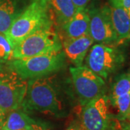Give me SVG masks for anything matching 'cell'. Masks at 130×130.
Returning a JSON list of instances; mask_svg holds the SVG:
<instances>
[{
  "label": "cell",
  "mask_w": 130,
  "mask_h": 130,
  "mask_svg": "<svg viewBox=\"0 0 130 130\" xmlns=\"http://www.w3.org/2000/svg\"><path fill=\"white\" fill-rule=\"evenodd\" d=\"M21 108L28 113L36 111L60 116L64 110L62 90L49 76L28 79Z\"/></svg>",
  "instance_id": "cell-1"
},
{
  "label": "cell",
  "mask_w": 130,
  "mask_h": 130,
  "mask_svg": "<svg viewBox=\"0 0 130 130\" xmlns=\"http://www.w3.org/2000/svg\"><path fill=\"white\" fill-rule=\"evenodd\" d=\"M6 115L3 113V111L0 109V129H2V126L3 125L4 122H5Z\"/></svg>",
  "instance_id": "cell-23"
},
{
  "label": "cell",
  "mask_w": 130,
  "mask_h": 130,
  "mask_svg": "<svg viewBox=\"0 0 130 130\" xmlns=\"http://www.w3.org/2000/svg\"><path fill=\"white\" fill-rule=\"evenodd\" d=\"M125 121H127L128 122H129L130 123V107L129 108V111L127 112V114H126V116Z\"/></svg>",
  "instance_id": "cell-24"
},
{
  "label": "cell",
  "mask_w": 130,
  "mask_h": 130,
  "mask_svg": "<svg viewBox=\"0 0 130 130\" xmlns=\"http://www.w3.org/2000/svg\"><path fill=\"white\" fill-rule=\"evenodd\" d=\"M119 130H130V123L128 121H121Z\"/></svg>",
  "instance_id": "cell-22"
},
{
  "label": "cell",
  "mask_w": 130,
  "mask_h": 130,
  "mask_svg": "<svg viewBox=\"0 0 130 130\" xmlns=\"http://www.w3.org/2000/svg\"><path fill=\"white\" fill-rule=\"evenodd\" d=\"M66 59L61 51L56 54L13 59L8 63L23 78L28 80L50 76L59 72L65 67Z\"/></svg>",
  "instance_id": "cell-4"
},
{
  "label": "cell",
  "mask_w": 130,
  "mask_h": 130,
  "mask_svg": "<svg viewBox=\"0 0 130 130\" xmlns=\"http://www.w3.org/2000/svg\"><path fill=\"white\" fill-rule=\"evenodd\" d=\"M108 102L116 109L117 113L116 119L121 121H125L126 116L130 107V93L119 97L108 98Z\"/></svg>",
  "instance_id": "cell-17"
},
{
  "label": "cell",
  "mask_w": 130,
  "mask_h": 130,
  "mask_svg": "<svg viewBox=\"0 0 130 130\" xmlns=\"http://www.w3.org/2000/svg\"><path fill=\"white\" fill-rule=\"evenodd\" d=\"M13 47L5 34L0 32V62H7L12 59Z\"/></svg>",
  "instance_id": "cell-18"
},
{
  "label": "cell",
  "mask_w": 130,
  "mask_h": 130,
  "mask_svg": "<svg viewBox=\"0 0 130 130\" xmlns=\"http://www.w3.org/2000/svg\"><path fill=\"white\" fill-rule=\"evenodd\" d=\"M113 28L118 42L124 41L130 38V15L125 9L108 5Z\"/></svg>",
  "instance_id": "cell-14"
},
{
  "label": "cell",
  "mask_w": 130,
  "mask_h": 130,
  "mask_svg": "<svg viewBox=\"0 0 130 130\" xmlns=\"http://www.w3.org/2000/svg\"><path fill=\"white\" fill-rule=\"evenodd\" d=\"M2 130H48L46 124L36 121L23 108L8 113L2 126Z\"/></svg>",
  "instance_id": "cell-11"
},
{
  "label": "cell",
  "mask_w": 130,
  "mask_h": 130,
  "mask_svg": "<svg viewBox=\"0 0 130 130\" xmlns=\"http://www.w3.org/2000/svg\"><path fill=\"white\" fill-rule=\"evenodd\" d=\"M62 51V42L54 27L34 32L13 48L12 59L56 54Z\"/></svg>",
  "instance_id": "cell-5"
},
{
  "label": "cell",
  "mask_w": 130,
  "mask_h": 130,
  "mask_svg": "<svg viewBox=\"0 0 130 130\" xmlns=\"http://www.w3.org/2000/svg\"><path fill=\"white\" fill-rule=\"evenodd\" d=\"M90 17L88 7L77 9L71 18L61 28L64 32L66 38H76L89 34Z\"/></svg>",
  "instance_id": "cell-13"
},
{
  "label": "cell",
  "mask_w": 130,
  "mask_h": 130,
  "mask_svg": "<svg viewBox=\"0 0 130 130\" xmlns=\"http://www.w3.org/2000/svg\"><path fill=\"white\" fill-rule=\"evenodd\" d=\"M54 20L47 0H30L5 33L14 48L28 36L54 27Z\"/></svg>",
  "instance_id": "cell-2"
},
{
  "label": "cell",
  "mask_w": 130,
  "mask_h": 130,
  "mask_svg": "<svg viewBox=\"0 0 130 130\" xmlns=\"http://www.w3.org/2000/svg\"><path fill=\"white\" fill-rule=\"evenodd\" d=\"M90 17L89 35L94 42L106 45L119 43L113 28L108 5L88 8Z\"/></svg>",
  "instance_id": "cell-9"
},
{
  "label": "cell",
  "mask_w": 130,
  "mask_h": 130,
  "mask_svg": "<svg viewBox=\"0 0 130 130\" xmlns=\"http://www.w3.org/2000/svg\"><path fill=\"white\" fill-rule=\"evenodd\" d=\"M130 93V74H120L111 85L108 98L119 97Z\"/></svg>",
  "instance_id": "cell-16"
},
{
  "label": "cell",
  "mask_w": 130,
  "mask_h": 130,
  "mask_svg": "<svg viewBox=\"0 0 130 130\" xmlns=\"http://www.w3.org/2000/svg\"><path fill=\"white\" fill-rule=\"evenodd\" d=\"M77 9H85L91 0H72Z\"/></svg>",
  "instance_id": "cell-20"
},
{
  "label": "cell",
  "mask_w": 130,
  "mask_h": 130,
  "mask_svg": "<svg viewBox=\"0 0 130 130\" xmlns=\"http://www.w3.org/2000/svg\"><path fill=\"white\" fill-rule=\"evenodd\" d=\"M79 123L83 130H116L109 111L108 96L101 95L83 106Z\"/></svg>",
  "instance_id": "cell-8"
},
{
  "label": "cell",
  "mask_w": 130,
  "mask_h": 130,
  "mask_svg": "<svg viewBox=\"0 0 130 130\" xmlns=\"http://www.w3.org/2000/svg\"><path fill=\"white\" fill-rule=\"evenodd\" d=\"M70 72L75 93L82 106L105 95L104 79L85 65L70 67Z\"/></svg>",
  "instance_id": "cell-7"
},
{
  "label": "cell",
  "mask_w": 130,
  "mask_h": 130,
  "mask_svg": "<svg viewBox=\"0 0 130 130\" xmlns=\"http://www.w3.org/2000/svg\"><path fill=\"white\" fill-rule=\"evenodd\" d=\"M30 0H0V32L5 34Z\"/></svg>",
  "instance_id": "cell-12"
},
{
  "label": "cell",
  "mask_w": 130,
  "mask_h": 130,
  "mask_svg": "<svg viewBox=\"0 0 130 130\" xmlns=\"http://www.w3.org/2000/svg\"><path fill=\"white\" fill-rule=\"evenodd\" d=\"M93 43L89 34L76 38H66L62 42V51L74 67H79L83 64Z\"/></svg>",
  "instance_id": "cell-10"
},
{
  "label": "cell",
  "mask_w": 130,
  "mask_h": 130,
  "mask_svg": "<svg viewBox=\"0 0 130 130\" xmlns=\"http://www.w3.org/2000/svg\"><path fill=\"white\" fill-rule=\"evenodd\" d=\"M67 130H83V129L79 121H73L72 124H70Z\"/></svg>",
  "instance_id": "cell-21"
},
{
  "label": "cell",
  "mask_w": 130,
  "mask_h": 130,
  "mask_svg": "<svg viewBox=\"0 0 130 130\" xmlns=\"http://www.w3.org/2000/svg\"><path fill=\"white\" fill-rule=\"evenodd\" d=\"M55 23L61 27L77 11L72 0H47Z\"/></svg>",
  "instance_id": "cell-15"
},
{
  "label": "cell",
  "mask_w": 130,
  "mask_h": 130,
  "mask_svg": "<svg viewBox=\"0 0 130 130\" xmlns=\"http://www.w3.org/2000/svg\"><path fill=\"white\" fill-rule=\"evenodd\" d=\"M0 130H2V129H0Z\"/></svg>",
  "instance_id": "cell-25"
},
{
  "label": "cell",
  "mask_w": 130,
  "mask_h": 130,
  "mask_svg": "<svg viewBox=\"0 0 130 130\" xmlns=\"http://www.w3.org/2000/svg\"><path fill=\"white\" fill-rule=\"evenodd\" d=\"M109 5L125 9L130 15V0H108Z\"/></svg>",
  "instance_id": "cell-19"
},
{
  "label": "cell",
  "mask_w": 130,
  "mask_h": 130,
  "mask_svg": "<svg viewBox=\"0 0 130 130\" xmlns=\"http://www.w3.org/2000/svg\"><path fill=\"white\" fill-rule=\"evenodd\" d=\"M124 56L113 46L97 43L90 47L85 59V66L103 79H108L121 67Z\"/></svg>",
  "instance_id": "cell-6"
},
{
  "label": "cell",
  "mask_w": 130,
  "mask_h": 130,
  "mask_svg": "<svg viewBox=\"0 0 130 130\" xmlns=\"http://www.w3.org/2000/svg\"><path fill=\"white\" fill-rule=\"evenodd\" d=\"M28 88L23 78L7 62H0V109L5 115L20 108Z\"/></svg>",
  "instance_id": "cell-3"
}]
</instances>
